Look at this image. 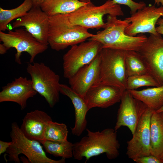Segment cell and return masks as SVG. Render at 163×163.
<instances>
[{"instance_id":"1","label":"cell","mask_w":163,"mask_h":163,"mask_svg":"<svg viewBox=\"0 0 163 163\" xmlns=\"http://www.w3.org/2000/svg\"><path fill=\"white\" fill-rule=\"evenodd\" d=\"M87 134L73 144V157L77 160L85 158V163L91 158L105 153L107 158L114 159L119 155L120 144L117 131L107 128L101 131L93 132L86 129Z\"/></svg>"},{"instance_id":"2","label":"cell","mask_w":163,"mask_h":163,"mask_svg":"<svg viewBox=\"0 0 163 163\" xmlns=\"http://www.w3.org/2000/svg\"><path fill=\"white\" fill-rule=\"evenodd\" d=\"M129 24L125 19L122 20L117 16L108 15L104 29L97 32L88 40L100 43L103 48L138 52L147 37L142 34L136 36L126 35L125 30Z\"/></svg>"},{"instance_id":"3","label":"cell","mask_w":163,"mask_h":163,"mask_svg":"<svg viewBox=\"0 0 163 163\" xmlns=\"http://www.w3.org/2000/svg\"><path fill=\"white\" fill-rule=\"evenodd\" d=\"M88 29L73 24L67 14L49 17L48 42L51 48L56 51L85 42L93 36Z\"/></svg>"},{"instance_id":"4","label":"cell","mask_w":163,"mask_h":163,"mask_svg":"<svg viewBox=\"0 0 163 163\" xmlns=\"http://www.w3.org/2000/svg\"><path fill=\"white\" fill-rule=\"evenodd\" d=\"M10 136L12 144L6 152L9 157L8 161L20 163L19 155L23 154L31 163H64V158L54 160L48 158L41 143L38 141L30 139L25 136L16 122L11 124Z\"/></svg>"},{"instance_id":"5","label":"cell","mask_w":163,"mask_h":163,"mask_svg":"<svg viewBox=\"0 0 163 163\" xmlns=\"http://www.w3.org/2000/svg\"><path fill=\"white\" fill-rule=\"evenodd\" d=\"M107 14L117 17L124 15L120 5L115 3L112 0H108L98 6L91 2L67 15L69 21L73 24L88 30H98L105 27L106 23L104 22L103 17Z\"/></svg>"},{"instance_id":"6","label":"cell","mask_w":163,"mask_h":163,"mask_svg":"<svg viewBox=\"0 0 163 163\" xmlns=\"http://www.w3.org/2000/svg\"><path fill=\"white\" fill-rule=\"evenodd\" d=\"M26 69L34 89L53 107L59 101L60 76L42 62H29Z\"/></svg>"},{"instance_id":"7","label":"cell","mask_w":163,"mask_h":163,"mask_svg":"<svg viewBox=\"0 0 163 163\" xmlns=\"http://www.w3.org/2000/svg\"><path fill=\"white\" fill-rule=\"evenodd\" d=\"M126 52L109 48L102 49L100 53V81L126 90L127 77L125 65Z\"/></svg>"},{"instance_id":"8","label":"cell","mask_w":163,"mask_h":163,"mask_svg":"<svg viewBox=\"0 0 163 163\" xmlns=\"http://www.w3.org/2000/svg\"><path fill=\"white\" fill-rule=\"evenodd\" d=\"M0 41L8 50L11 48L16 50L15 61L19 65L21 64L20 57L22 53L29 54L30 56V63H32L38 54L43 53L48 48V45L40 43L23 28L16 29L14 31L9 30L7 33L0 31Z\"/></svg>"},{"instance_id":"9","label":"cell","mask_w":163,"mask_h":163,"mask_svg":"<svg viewBox=\"0 0 163 163\" xmlns=\"http://www.w3.org/2000/svg\"><path fill=\"white\" fill-rule=\"evenodd\" d=\"M103 49L98 42L89 40L71 46L63 56V76L68 79L81 68L90 63Z\"/></svg>"},{"instance_id":"10","label":"cell","mask_w":163,"mask_h":163,"mask_svg":"<svg viewBox=\"0 0 163 163\" xmlns=\"http://www.w3.org/2000/svg\"><path fill=\"white\" fill-rule=\"evenodd\" d=\"M138 53L147 67L149 73L160 85H163V38L161 35L150 34Z\"/></svg>"},{"instance_id":"11","label":"cell","mask_w":163,"mask_h":163,"mask_svg":"<svg viewBox=\"0 0 163 163\" xmlns=\"http://www.w3.org/2000/svg\"><path fill=\"white\" fill-rule=\"evenodd\" d=\"M163 16V6L158 7L155 5L146 6L125 18L129 24L126 28L125 33L131 36L145 33L158 35L159 34L156 31L155 24Z\"/></svg>"},{"instance_id":"12","label":"cell","mask_w":163,"mask_h":163,"mask_svg":"<svg viewBox=\"0 0 163 163\" xmlns=\"http://www.w3.org/2000/svg\"><path fill=\"white\" fill-rule=\"evenodd\" d=\"M154 111L147 108L141 118L132 138L127 142L126 154L133 161L151 155L150 122Z\"/></svg>"},{"instance_id":"13","label":"cell","mask_w":163,"mask_h":163,"mask_svg":"<svg viewBox=\"0 0 163 163\" xmlns=\"http://www.w3.org/2000/svg\"><path fill=\"white\" fill-rule=\"evenodd\" d=\"M118 110L115 130L122 126L127 127L132 135L141 118L148 107L143 102L134 97L127 90L123 92Z\"/></svg>"},{"instance_id":"14","label":"cell","mask_w":163,"mask_h":163,"mask_svg":"<svg viewBox=\"0 0 163 163\" xmlns=\"http://www.w3.org/2000/svg\"><path fill=\"white\" fill-rule=\"evenodd\" d=\"M49 16L40 7H33L12 24L13 28L24 27L40 43L48 45Z\"/></svg>"},{"instance_id":"15","label":"cell","mask_w":163,"mask_h":163,"mask_svg":"<svg viewBox=\"0 0 163 163\" xmlns=\"http://www.w3.org/2000/svg\"><path fill=\"white\" fill-rule=\"evenodd\" d=\"M124 91L99 81L88 90L84 98L89 110L95 107L106 108L120 101Z\"/></svg>"},{"instance_id":"16","label":"cell","mask_w":163,"mask_h":163,"mask_svg":"<svg viewBox=\"0 0 163 163\" xmlns=\"http://www.w3.org/2000/svg\"><path fill=\"white\" fill-rule=\"evenodd\" d=\"M101 58L99 54L90 63L80 68L68 79L70 87L82 97L100 80Z\"/></svg>"},{"instance_id":"17","label":"cell","mask_w":163,"mask_h":163,"mask_svg":"<svg viewBox=\"0 0 163 163\" xmlns=\"http://www.w3.org/2000/svg\"><path fill=\"white\" fill-rule=\"evenodd\" d=\"M37 93L33 87L31 79L20 77L2 87L0 92V102H14L18 104L23 110L27 106L28 99Z\"/></svg>"},{"instance_id":"18","label":"cell","mask_w":163,"mask_h":163,"mask_svg":"<svg viewBox=\"0 0 163 163\" xmlns=\"http://www.w3.org/2000/svg\"><path fill=\"white\" fill-rule=\"evenodd\" d=\"M51 120V117L46 112L35 110L26 114L20 128L27 138L39 141L43 140L46 126Z\"/></svg>"},{"instance_id":"19","label":"cell","mask_w":163,"mask_h":163,"mask_svg":"<svg viewBox=\"0 0 163 163\" xmlns=\"http://www.w3.org/2000/svg\"><path fill=\"white\" fill-rule=\"evenodd\" d=\"M60 92L68 97L71 100L75 109V121L74 126L71 128L74 135L79 136L86 129L87 125L86 115L89 110L83 97L68 85L60 84Z\"/></svg>"},{"instance_id":"20","label":"cell","mask_w":163,"mask_h":163,"mask_svg":"<svg viewBox=\"0 0 163 163\" xmlns=\"http://www.w3.org/2000/svg\"><path fill=\"white\" fill-rule=\"evenodd\" d=\"M150 132L151 155L160 159L163 154V112H153Z\"/></svg>"},{"instance_id":"21","label":"cell","mask_w":163,"mask_h":163,"mask_svg":"<svg viewBox=\"0 0 163 163\" xmlns=\"http://www.w3.org/2000/svg\"><path fill=\"white\" fill-rule=\"evenodd\" d=\"M88 3L83 2L79 0H45L40 7L50 17L72 13Z\"/></svg>"},{"instance_id":"22","label":"cell","mask_w":163,"mask_h":163,"mask_svg":"<svg viewBox=\"0 0 163 163\" xmlns=\"http://www.w3.org/2000/svg\"><path fill=\"white\" fill-rule=\"evenodd\" d=\"M128 91L134 97L154 111L157 110L163 105V85L141 90Z\"/></svg>"},{"instance_id":"23","label":"cell","mask_w":163,"mask_h":163,"mask_svg":"<svg viewBox=\"0 0 163 163\" xmlns=\"http://www.w3.org/2000/svg\"><path fill=\"white\" fill-rule=\"evenodd\" d=\"M33 7L32 0H24L19 6L12 9H5L0 7V31H5L11 21L25 15Z\"/></svg>"},{"instance_id":"24","label":"cell","mask_w":163,"mask_h":163,"mask_svg":"<svg viewBox=\"0 0 163 163\" xmlns=\"http://www.w3.org/2000/svg\"><path fill=\"white\" fill-rule=\"evenodd\" d=\"M125 65L127 78L134 75L149 74L145 62L137 51L126 52Z\"/></svg>"},{"instance_id":"25","label":"cell","mask_w":163,"mask_h":163,"mask_svg":"<svg viewBox=\"0 0 163 163\" xmlns=\"http://www.w3.org/2000/svg\"><path fill=\"white\" fill-rule=\"evenodd\" d=\"M46 152L55 157L69 158L73 157V144L68 141H53L42 140L39 141Z\"/></svg>"},{"instance_id":"26","label":"cell","mask_w":163,"mask_h":163,"mask_svg":"<svg viewBox=\"0 0 163 163\" xmlns=\"http://www.w3.org/2000/svg\"><path fill=\"white\" fill-rule=\"evenodd\" d=\"M68 133L67 126L65 124L54 122L51 120L48 123L46 126L43 140L66 141L67 140Z\"/></svg>"},{"instance_id":"27","label":"cell","mask_w":163,"mask_h":163,"mask_svg":"<svg viewBox=\"0 0 163 163\" xmlns=\"http://www.w3.org/2000/svg\"><path fill=\"white\" fill-rule=\"evenodd\" d=\"M159 84L149 74L134 75L128 77L126 83V90H136L143 86L157 87Z\"/></svg>"},{"instance_id":"28","label":"cell","mask_w":163,"mask_h":163,"mask_svg":"<svg viewBox=\"0 0 163 163\" xmlns=\"http://www.w3.org/2000/svg\"><path fill=\"white\" fill-rule=\"evenodd\" d=\"M115 4L123 5L128 6L130 9V14H132L146 6L143 2H137L132 0H112Z\"/></svg>"},{"instance_id":"29","label":"cell","mask_w":163,"mask_h":163,"mask_svg":"<svg viewBox=\"0 0 163 163\" xmlns=\"http://www.w3.org/2000/svg\"><path fill=\"white\" fill-rule=\"evenodd\" d=\"M133 161L137 163H162L159 158L152 155L138 158Z\"/></svg>"},{"instance_id":"30","label":"cell","mask_w":163,"mask_h":163,"mask_svg":"<svg viewBox=\"0 0 163 163\" xmlns=\"http://www.w3.org/2000/svg\"><path fill=\"white\" fill-rule=\"evenodd\" d=\"M11 144V141L6 142L0 140V155L6 152Z\"/></svg>"},{"instance_id":"31","label":"cell","mask_w":163,"mask_h":163,"mask_svg":"<svg viewBox=\"0 0 163 163\" xmlns=\"http://www.w3.org/2000/svg\"><path fill=\"white\" fill-rule=\"evenodd\" d=\"M156 24L158 25L156 27L157 32L160 35H163V16L158 19Z\"/></svg>"},{"instance_id":"32","label":"cell","mask_w":163,"mask_h":163,"mask_svg":"<svg viewBox=\"0 0 163 163\" xmlns=\"http://www.w3.org/2000/svg\"><path fill=\"white\" fill-rule=\"evenodd\" d=\"M45 0H32L33 7H40L42 3Z\"/></svg>"},{"instance_id":"33","label":"cell","mask_w":163,"mask_h":163,"mask_svg":"<svg viewBox=\"0 0 163 163\" xmlns=\"http://www.w3.org/2000/svg\"><path fill=\"white\" fill-rule=\"evenodd\" d=\"M8 50L6 46L3 43L0 44V54H5Z\"/></svg>"},{"instance_id":"34","label":"cell","mask_w":163,"mask_h":163,"mask_svg":"<svg viewBox=\"0 0 163 163\" xmlns=\"http://www.w3.org/2000/svg\"><path fill=\"white\" fill-rule=\"evenodd\" d=\"M154 5H156L158 6L160 4L163 6V0H154Z\"/></svg>"},{"instance_id":"35","label":"cell","mask_w":163,"mask_h":163,"mask_svg":"<svg viewBox=\"0 0 163 163\" xmlns=\"http://www.w3.org/2000/svg\"><path fill=\"white\" fill-rule=\"evenodd\" d=\"M155 111L156 112H163V105L159 109Z\"/></svg>"},{"instance_id":"36","label":"cell","mask_w":163,"mask_h":163,"mask_svg":"<svg viewBox=\"0 0 163 163\" xmlns=\"http://www.w3.org/2000/svg\"><path fill=\"white\" fill-rule=\"evenodd\" d=\"M80 1L86 3H90L91 2V0H79Z\"/></svg>"},{"instance_id":"37","label":"cell","mask_w":163,"mask_h":163,"mask_svg":"<svg viewBox=\"0 0 163 163\" xmlns=\"http://www.w3.org/2000/svg\"><path fill=\"white\" fill-rule=\"evenodd\" d=\"M160 160L161 161L162 163H163V154L160 158Z\"/></svg>"}]
</instances>
